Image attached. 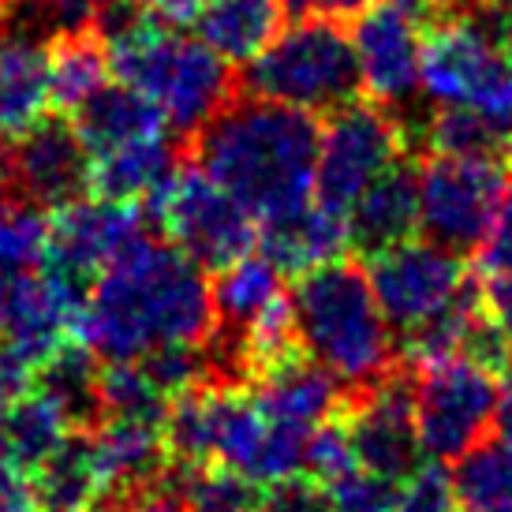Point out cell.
<instances>
[{"instance_id":"obj_7","label":"cell","mask_w":512,"mask_h":512,"mask_svg":"<svg viewBox=\"0 0 512 512\" xmlns=\"http://www.w3.org/2000/svg\"><path fill=\"white\" fill-rule=\"evenodd\" d=\"M423 90L438 105H471L512 128V60L468 8L427 23Z\"/></svg>"},{"instance_id":"obj_41","label":"cell","mask_w":512,"mask_h":512,"mask_svg":"<svg viewBox=\"0 0 512 512\" xmlns=\"http://www.w3.org/2000/svg\"><path fill=\"white\" fill-rule=\"evenodd\" d=\"M483 303H486V311H490V318H494V326L501 329V337H505L512 348V281L509 277H486Z\"/></svg>"},{"instance_id":"obj_25","label":"cell","mask_w":512,"mask_h":512,"mask_svg":"<svg viewBox=\"0 0 512 512\" xmlns=\"http://www.w3.org/2000/svg\"><path fill=\"white\" fill-rule=\"evenodd\" d=\"M285 270L262 255H243L236 262L221 266L214 277V311L217 333L214 337H232L247 329L255 318L270 311L277 299H285Z\"/></svg>"},{"instance_id":"obj_26","label":"cell","mask_w":512,"mask_h":512,"mask_svg":"<svg viewBox=\"0 0 512 512\" xmlns=\"http://www.w3.org/2000/svg\"><path fill=\"white\" fill-rule=\"evenodd\" d=\"M30 385L68 415L72 427L90 430L101 419V367L83 341H64L34 367Z\"/></svg>"},{"instance_id":"obj_23","label":"cell","mask_w":512,"mask_h":512,"mask_svg":"<svg viewBox=\"0 0 512 512\" xmlns=\"http://www.w3.org/2000/svg\"><path fill=\"white\" fill-rule=\"evenodd\" d=\"M30 479H34L42 512H90L109 486L94 434L83 427H75L60 441L57 453L49 456Z\"/></svg>"},{"instance_id":"obj_13","label":"cell","mask_w":512,"mask_h":512,"mask_svg":"<svg viewBox=\"0 0 512 512\" xmlns=\"http://www.w3.org/2000/svg\"><path fill=\"white\" fill-rule=\"evenodd\" d=\"M341 419L352 434L363 471L400 483L419 468L423 445H419V427H415L412 370L397 367L370 389L352 393Z\"/></svg>"},{"instance_id":"obj_14","label":"cell","mask_w":512,"mask_h":512,"mask_svg":"<svg viewBox=\"0 0 512 512\" xmlns=\"http://www.w3.org/2000/svg\"><path fill=\"white\" fill-rule=\"evenodd\" d=\"M86 288L53 270L0 273V341L19 348L38 367L53 348L75 341V326L86 303Z\"/></svg>"},{"instance_id":"obj_22","label":"cell","mask_w":512,"mask_h":512,"mask_svg":"<svg viewBox=\"0 0 512 512\" xmlns=\"http://www.w3.org/2000/svg\"><path fill=\"white\" fill-rule=\"evenodd\" d=\"M72 430L68 415L45 393L27 385L23 393L0 404V464L34 475Z\"/></svg>"},{"instance_id":"obj_34","label":"cell","mask_w":512,"mask_h":512,"mask_svg":"<svg viewBox=\"0 0 512 512\" xmlns=\"http://www.w3.org/2000/svg\"><path fill=\"white\" fill-rule=\"evenodd\" d=\"M326 490L329 501H333V512H389L393 498H397V483H389L382 475H370L363 468L337 479Z\"/></svg>"},{"instance_id":"obj_27","label":"cell","mask_w":512,"mask_h":512,"mask_svg":"<svg viewBox=\"0 0 512 512\" xmlns=\"http://www.w3.org/2000/svg\"><path fill=\"white\" fill-rule=\"evenodd\" d=\"M109 49L94 27L64 30L49 42V101L57 113H75L79 105L109 83Z\"/></svg>"},{"instance_id":"obj_2","label":"cell","mask_w":512,"mask_h":512,"mask_svg":"<svg viewBox=\"0 0 512 512\" xmlns=\"http://www.w3.org/2000/svg\"><path fill=\"white\" fill-rule=\"evenodd\" d=\"M318 135L314 113L236 90L187 139V154L258 221H270L314 199Z\"/></svg>"},{"instance_id":"obj_17","label":"cell","mask_w":512,"mask_h":512,"mask_svg":"<svg viewBox=\"0 0 512 512\" xmlns=\"http://www.w3.org/2000/svg\"><path fill=\"white\" fill-rule=\"evenodd\" d=\"M247 389L273 423H285L296 430H314L344 415L348 397H352V389L337 374H329L322 363H314L307 352H296V356L273 363Z\"/></svg>"},{"instance_id":"obj_36","label":"cell","mask_w":512,"mask_h":512,"mask_svg":"<svg viewBox=\"0 0 512 512\" xmlns=\"http://www.w3.org/2000/svg\"><path fill=\"white\" fill-rule=\"evenodd\" d=\"M262 512H333V501H329L326 486L311 479L307 471H299L292 479L266 486Z\"/></svg>"},{"instance_id":"obj_47","label":"cell","mask_w":512,"mask_h":512,"mask_svg":"<svg viewBox=\"0 0 512 512\" xmlns=\"http://www.w3.org/2000/svg\"><path fill=\"white\" fill-rule=\"evenodd\" d=\"M501 4H509V0H456V8H486V12H490V8H501Z\"/></svg>"},{"instance_id":"obj_37","label":"cell","mask_w":512,"mask_h":512,"mask_svg":"<svg viewBox=\"0 0 512 512\" xmlns=\"http://www.w3.org/2000/svg\"><path fill=\"white\" fill-rule=\"evenodd\" d=\"M34 12L42 15V23L53 30V38L64 30H86L94 27L98 12L109 0H30Z\"/></svg>"},{"instance_id":"obj_24","label":"cell","mask_w":512,"mask_h":512,"mask_svg":"<svg viewBox=\"0 0 512 512\" xmlns=\"http://www.w3.org/2000/svg\"><path fill=\"white\" fill-rule=\"evenodd\" d=\"M180 165L184 161L176 154V143L169 139V131H161L94 157L90 191L116 202H146Z\"/></svg>"},{"instance_id":"obj_18","label":"cell","mask_w":512,"mask_h":512,"mask_svg":"<svg viewBox=\"0 0 512 512\" xmlns=\"http://www.w3.org/2000/svg\"><path fill=\"white\" fill-rule=\"evenodd\" d=\"M258 247L262 255L277 262L285 273H307L314 266H326L333 258H344L352 247V228L348 210H337L314 195L288 214H277L262 221L258 228Z\"/></svg>"},{"instance_id":"obj_44","label":"cell","mask_w":512,"mask_h":512,"mask_svg":"<svg viewBox=\"0 0 512 512\" xmlns=\"http://www.w3.org/2000/svg\"><path fill=\"white\" fill-rule=\"evenodd\" d=\"M389 4L404 8V12L415 15L419 23H434V19H441V15L456 12V0H389Z\"/></svg>"},{"instance_id":"obj_6","label":"cell","mask_w":512,"mask_h":512,"mask_svg":"<svg viewBox=\"0 0 512 512\" xmlns=\"http://www.w3.org/2000/svg\"><path fill=\"white\" fill-rule=\"evenodd\" d=\"M146 217L206 270H221L251 255L258 243V217L206 169L187 161L143 202Z\"/></svg>"},{"instance_id":"obj_29","label":"cell","mask_w":512,"mask_h":512,"mask_svg":"<svg viewBox=\"0 0 512 512\" xmlns=\"http://www.w3.org/2000/svg\"><path fill=\"white\" fill-rule=\"evenodd\" d=\"M453 486L460 512H512V441H479L456 460Z\"/></svg>"},{"instance_id":"obj_38","label":"cell","mask_w":512,"mask_h":512,"mask_svg":"<svg viewBox=\"0 0 512 512\" xmlns=\"http://www.w3.org/2000/svg\"><path fill=\"white\" fill-rule=\"evenodd\" d=\"M0 512H42L34 479L8 464H0Z\"/></svg>"},{"instance_id":"obj_45","label":"cell","mask_w":512,"mask_h":512,"mask_svg":"<svg viewBox=\"0 0 512 512\" xmlns=\"http://www.w3.org/2000/svg\"><path fill=\"white\" fill-rule=\"evenodd\" d=\"M15 199V161H12V135L0 131V202Z\"/></svg>"},{"instance_id":"obj_21","label":"cell","mask_w":512,"mask_h":512,"mask_svg":"<svg viewBox=\"0 0 512 512\" xmlns=\"http://www.w3.org/2000/svg\"><path fill=\"white\" fill-rule=\"evenodd\" d=\"M281 0H202L195 30L217 57L243 68L281 34Z\"/></svg>"},{"instance_id":"obj_16","label":"cell","mask_w":512,"mask_h":512,"mask_svg":"<svg viewBox=\"0 0 512 512\" xmlns=\"http://www.w3.org/2000/svg\"><path fill=\"white\" fill-rule=\"evenodd\" d=\"M15 199H27L42 210H60L68 202L90 195L94 157L79 139L72 120L42 116L12 143Z\"/></svg>"},{"instance_id":"obj_30","label":"cell","mask_w":512,"mask_h":512,"mask_svg":"<svg viewBox=\"0 0 512 512\" xmlns=\"http://www.w3.org/2000/svg\"><path fill=\"white\" fill-rule=\"evenodd\" d=\"M187 512H262L266 486L228 464L172 468Z\"/></svg>"},{"instance_id":"obj_10","label":"cell","mask_w":512,"mask_h":512,"mask_svg":"<svg viewBox=\"0 0 512 512\" xmlns=\"http://www.w3.org/2000/svg\"><path fill=\"white\" fill-rule=\"evenodd\" d=\"M509 161L427 154L419 165V232L453 255L483 243L498 199L509 184Z\"/></svg>"},{"instance_id":"obj_31","label":"cell","mask_w":512,"mask_h":512,"mask_svg":"<svg viewBox=\"0 0 512 512\" xmlns=\"http://www.w3.org/2000/svg\"><path fill=\"white\" fill-rule=\"evenodd\" d=\"M49 210L27 199L0 202V273L34 270L49 243Z\"/></svg>"},{"instance_id":"obj_15","label":"cell","mask_w":512,"mask_h":512,"mask_svg":"<svg viewBox=\"0 0 512 512\" xmlns=\"http://www.w3.org/2000/svg\"><path fill=\"white\" fill-rule=\"evenodd\" d=\"M363 94L378 105H404L423 86V27L397 4H370L352 27Z\"/></svg>"},{"instance_id":"obj_40","label":"cell","mask_w":512,"mask_h":512,"mask_svg":"<svg viewBox=\"0 0 512 512\" xmlns=\"http://www.w3.org/2000/svg\"><path fill=\"white\" fill-rule=\"evenodd\" d=\"M34 378V363H30L19 348L0 341V404L12 400L15 393H23Z\"/></svg>"},{"instance_id":"obj_35","label":"cell","mask_w":512,"mask_h":512,"mask_svg":"<svg viewBox=\"0 0 512 512\" xmlns=\"http://www.w3.org/2000/svg\"><path fill=\"white\" fill-rule=\"evenodd\" d=\"M475 266L483 277H509L512 281V172L498 199L494 221L486 228L483 243L475 247Z\"/></svg>"},{"instance_id":"obj_19","label":"cell","mask_w":512,"mask_h":512,"mask_svg":"<svg viewBox=\"0 0 512 512\" xmlns=\"http://www.w3.org/2000/svg\"><path fill=\"white\" fill-rule=\"evenodd\" d=\"M352 247L363 255H378L393 243L412 240L419 232V165L400 157L397 165L370 180L352 206H348Z\"/></svg>"},{"instance_id":"obj_4","label":"cell","mask_w":512,"mask_h":512,"mask_svg":"<svg viewBox=\"0 0 512 512\" xmlns=\"http://www.w3.org/2000/svg\"><path fill=\"white\" fill-rule=\"evenodd\" d=\"M292 292L303 352L337 374L352 393L370 389L400 367L393 352V326L378 307L363 266L333 258L299 273Z\"/></svg>"},{"instance_id":"obj_5","label":"cell","mask_w":512,"mask_h":512,"mask_svg":"<svg viewBox=\"0 0 512 512\" xmlns=\"http://www.w3.org/2000/svg\"><path fill=\"white\" fill-rule=\"evenodd\" d=\"M243 90L314 116L337 113L363 90L352 34L337 19H296L251 64H243Z\"/></svg>"},{"instance_id":"obj_43","label":"cell","mask_w":512,"mask_h":512,"mask_svg":"<svg viewBox=\"0 0 512 512\" xmlns=\"http://www.w3.org/2000/svg\"><path fill=\"white\" fill-rule=\"evenodd\" d=\"M494 430L498 438L512 441V363L501 370L498 378V408H494Z\"/></svg>"},{"instance_id":"obj_42","label":"cell","mask_w":512,"mask_h":512,"mask_svg":"<svg viewBox=\"0 0 512 512\" xmlns=\"http://www.w3.org/2000/svg\"><path fill=\"white\" fill-rule=\"evenodd\" d=\"M143 8L150 15H157L161 23H187V19H195V12L202 8V0H143Z\"/></svg>"},{"instance_id":"obj_46","label":"cell","mask_w":512,"mask_h":512,"mask_svg":"<svg viewBox=\"0 0 512 512\" xmlns=\"http://www.w3.org/2000/svg\"><path fill=\"white\" fill-rule=\"evenodd\" d=\"M490 12H498V42L501 49H505V57L512 60V8H490Z\"/></svg>"},{"instance_id":"obj_8","label":"cell","mask_w":512,"mask_h":512,"mask_svg":"<svg viewBox=\"0 0 512 512\" xmlns=\"http://www.w3.org/2000/svg\"><path fill=\"white\" fill-rule=\"evenodd\" d=\"M412 150V131L378 101H348L326 116L318 135L314 195L337 210H348L370 180Z\"/></svg>"},{"instance_id":"obj_39","label":"cell","mask_w":512,"mask_h":512,"mask_svg":"<svg viewBox=\"0 0 512 512\" xmlns=\"http://www.w3.org/2000/svg\"><path fill=\"white\" fill-rule=\"evenodd\" d=\"M374 0H281L292 19H356Z\"/></svg>"},{"instance_id":"obj_20","label":"cell","mask_w":512,"mask_h":512,"mask_svg":"<svg viewBox=\"0 0 512 512\" xmlns=\"http://www.w3.org/2000/svg\"><path fill=\"white\" fill-rule=\"evenodd\" d=\"M72 116H75L72 120L75 131H79V139L86 143L90 157H101L109 154V150H116V146L139 143V139L169 131L165 113L131 83H113V86L105 83Z\"/></svg>"},{"instance_id":"obj_12","label":"cell","mask_w":512,"mask_h":512,"mask_svg":"<svg viewBox=\"0 0 512 512\" xmlns=\"http://www.w3.org/2000/svg\"><path fill=\"white\" fill-rule=\"evenodd\" d=\"M370 288L393 329H412L445 311L471 285L460 255L438 247L434 240H404L367 258Z\"/></svg>"},{"instance_id":"obj_28","label":"cell","mask_w":512,"mask_h":512,"mask_svg":"<svg viewBox=\"0 0 512 512\" xmlns=\"http://www.w3.org/2000/svg\"><path fill=\"white\" fill-rule=\"evenodd\" d=\"M423 146L430 154L494 157L512 165V128L471 105H438L423 124Z\"/></svg>"},{"instance_id":"obj_11","label":"cell","mask_w":512,"mask_h":512,"mask_svg":"<svg viewBox=\"0 0 512 512\" xmlns=\"http://www.w3.org/2000/svg\"><path fill=\"white\" fill-rule=\"evenodd\" d=\"M143 236L146 217L139 214L135 202L101 199V195L86 199L83 195V199L53 210L42 266L90 292L101 273Z\"/></svg>"},{"instance_id":"obj_9","label":"cell","mask_w":512,"mask_h":512,"mask_svg":"<svg viewBox=\"0 0 512 512\" xmlns=\"http://www.w3.org/2000/svg\"><path fill=\"white\" fill-rule=\"evenodd\" d=\"M415 427L430 460L449 464L471 453L494 427L498 370L479 359L456 356L434 367L412 370Z\"/></svg>"},{"instance_id":"obj_33","label":"cell","mask_w":512,"mask_h":512,"mask_svg":"<svg viewBox=\"0 0 512 512\" xmlns=\"http://www.w3.org/2000/svg\"><path fill=\"white\" fill-rule=\"evenodd\" d=\"M389 512H460L449 471L441 468L438 460L419 464L408 479L397 483V498H393Z\"/></svg>"},{"instance_id":"obj_3","label":"cell","mask_w":512,"mask_h":512,"mask_svg":"<svg viewBox=\"0 0 512 512\" xmlns=\"http://www.w3.org/2000/svg\"><path fill=\"white\" fill-rule=\"evenodd\" d=\"M120 83L143 90L165 113L176 139H191L240 86L232 64L202 42L176 34L143 8V0H109L94 19Z\"/></svg>"},{"instance_id":"obj_32","label":"cell","mask_w":512,"mask_h":512,"mask_svg":"<svg viewBox=\"0 0 512 512\" xmlns=\"http://www.w3.org/2000/svg\"><path fill=\"white\" fill-rule=\"evenodd\" d=\"M303 471L318 479L322 486H333L337 479L359 471V456L356 445H352V434L344 427V419H329L322 427L311 430L307 438V460H303Z\"/></svg>"},{"instance_id":"obj_48","label":"cell","mask_w":512,"mask_h":512,"mask_svg":"<svg viewBox=\"0 0 512 512\" xmlns=\"http://www.w3.org/2000/svg\"><path fill=\"white\" fill-rule=\"evenodd\" d=\"M12 4H19V0H0V12H8Z\"/></svg>"},{"instance_id":"obj_1","label":"cell","mask_w":512,"mask_h":512,"mask_svg":"<svg viewBox=\"0 0 512 512\" xmlns=\"http://www.w3.org/2000/svg\"><path fill=\"white\" fill-rule=\"evenodd\" d=\"M214 281L176 243L139 240L101 273L83 303L75 341L98 359H139L161 344H210Z\"/></svg>"}]
</instances>
